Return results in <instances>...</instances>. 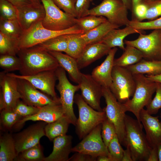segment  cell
<instances>
[{
    "label": "cell",
    "mask_w": 161,
    "mask_h": 161,
    "mask_svg": "<svg viewBox=\"0 0 161 161\" xmlns=\"http://www.w3.org/2000/svg\"><path fill=\"white\" fill-rule=\"evenodd\" d=\"M0 18L5 19H17V7L7 0H0Z\"/></svg>",
    "instance_id": "41"
},
{
    "label": "cell",
    "mask_w": 161,
    "mask_h": 161,
    "mask_svg": "<svg viewBox=\"0 0 161 161\" xmlns=\"http://www.w3.org/2000/svg\"><path fill=\"white\" fill-rule=\"evenodd\" d=\"M16 7H18L31 3L30 0H7Z\"/></svg>",
    "instance_id": "51"
},
{
    "label": "cell",
    "mask_w": 161,
    "mask_h": 161,
    "mask_svg": "<svg viewBox=\"0 0 161 161\" xmlns=\"http://www.w3.org/2000/svg\"><path fill=\"white\" fill-rule=\"evenodd\" d=\"M74 100L79 112L75 125L76 132L79 139L81 140L102 124L107 117L104 110L102 111L95 110L84 101L79 94L75 95Z\"/></svg>",
    "instance_id": "5"
},
{
    "label": "cell",
    "mask_w": 161,
    "mask_h": 161,
    "mask_svg": "<svg viewBox=\"0 0 161 161\" xmlns=\"http://www.w3.org/2000/svg\"><path fill=\"white\" fill-rule=\"evenodd\" d=\"M71 124L64 115L51 123H47L45 128V136L50 141L55 138L66 134Z\"/></svg>",
    "instance_id": "31"
},
{
    "label": "cell",
    "mask_w": 161,
    "mask_h": 161,
    "mask_svg": "<svg viewBox=\"0 0 161 161\" xmlns=\"http://www.w3.org/2000/svg\"><path fill=\"white\" fill-rule=\"evenodd\" d=\"M49 52L55 58L60 66L67 72L71 80L79 84L81 79L82 73L78 68L76 59L61 52Z\"/></svg>",
    "instance_id": "25"
},
{
    "label": "cell",
    "mask_w": 161,
    "mask_h": 161,
    "mask_svg": "<svg viewBox=\"0 0 161 161\" xmlns=\"http://www.w3.org/2000/svg\"><path fill=\"white\" fill-rule=\"evenodd\" d=\"M146 3L148 8L144 20L151 21L161 17V0H156Z\"/></svg>",
    "instance_id": "45"
},
{
    "label": "cell",
    "mask_w": 161,
    "mask_h": 161,
    "mask_svg": "<svg viewBox=\"0 0 161 161\" xmlns=\"http://www.w3.org/2000/svg\"><path fill=\"white\" fill-rule=\"evenodd\" d=\"M121 1L127 7L128 10H132L131 0H121Z\"/></svg>",
    "instance_id": "55"
},
{
    "label": "cell",
    "mask_w": 161,
    "mask_h": 161,
    "mask_svg": "<svg viewBox=\"0 0 161 161\" xmlns=\"http://www.w3.org/2000/svg\"><path fill=\"white\" fill-rule=\"evenodd\" d=\"M148 8L147 4L143 1L137 4L132 10L133 16L135 19L142 21L144 19Z\"/></svg>",
    "instance_id": "47"
},
{
    "label": "cell",
    "mask_w": 161,
    "mask_h": 161,
    "mask_svg": "<svg viewBox=\"0 0 161 161\" xmlns=\"http://www.w3.org/2000/svg\"><path fill=\"white\" fill-rule=\"evenodd\" d=\"M160 119H161V112L160 113Z\"/></svg>",
    "instance_id": "60"
},
{
    "label": "cell",
    "mask_w": 161,
    "mask_h": 161,
    "mask_svg": "<svg viewBox=\"0 0 161 161\" xmlns=\"http://www.w3.org/2000/svg\"><path fill=\"white\" fill-rule=\"evenodd\" d=\"M116 134L109 142L107 148L112 161H122L124 150Z\"/></svg>",
    "instance_id": "39"
},
{
    "label": "cell",
    "mask_w": 161,
    "mask_h": 161,
    "mask_svg": "<svg viewBox=\"0 0 161 161\" xmlns=\"http://www.w3.org/2000/svg\"><path fill=\"white\" fill-rule=\"evenodd\" d=\"M45 157L43 148L39 143L19 153L16 161H44Z\"/></svg>",
    "instance_id": "35"
},
{
    "label": "cell",
    "mask_w": 161,
    "mask_h": 161,
    "mask_svg": "<svg viewBox=\"0 0 161 161\" xmlns=\"http://www.w3.org/2000/svg\"><path fill=\"white\" fill-rule=\"evenodd\" d=\"M41 122L13 136L18 155L22 151L39 143L41 138L45 136L44 128L47 123Z\"/></svg>",
    "instance_id": "16"
},
{
    "label": "cell",
    "mask_w": 161,
    "mask_h": 161,
    "mask_svg": "<svg viewBox=\"0 0 161 161\" xmlns=\"http://www.w3.org/2000/svg\"><path fill=\"white\" fill-rule=\"evenodd\" d=\"M66 35L53 38L30 48L35 50L47 52L54 51L64 52L66 53L67 48Z\"/></svg>",
    "instance_id": "27"
},
{
    "label": "cell",
    "mask_w": 161,
    "mask_h": 161,
    "mask_svg": "<svg viewBox=\"0 0 161 161\" xmlns=\"http://www.w3.org/2000/svg\"><path fill=\"white\" fill-rule=\"evenodd\" d=\"M111 49L101 41L87 45L81 55L76 59L79 69H83L107 55Z\"/></svg>",
    "instance_id": "22"
},
{
    "label": "cell",
    "mask_w": 161,
    "mask_h": 161,
    "mask_svg": "<svg viewBox=\"0 0 161 161\" xmlns=\"http://www.w3.org/2000/svg\"><path fill=\"white\" fill-rule=\"evenodd\" d=\"M40 0L45 12L42 22L44 27L52 30H62L76 24V18L61 10L52 0Z\"/></svg>",
    "instance_id": "11"
},
{
    "label": "cell",
    "mask_w": 161,
    "mask_h": 161,
    "mask_svg": "<svg viewBox=\"0 0 161 161\" xmlns=\"http://www.w3.org/2000/svg\"><path fill=\"white\" fill-rule=\"evenodd\" d=\"M126 45L121 56L114 59V66L126 67L135 64L143 59V55L140 51L131 46Z\"/></svg>",
    "instance_id": "29"
},
{
    "label": "cell",
    "mask_w": 161,
    "mask_h": 161,
    "mask_svg": "<svg viewBox=\"0 0 161 161\" xmlns=\"http://www.w3.org/2000/svg\"><path fill=\"white\" fill-rule=\"evenodd\" d=\"M107 19L103 16L89 15L80 18H76L75 23L84 32H87L101 24L106 22Z\"/></svg>",
    "instance_id": "34"
},
{
    "label": "cell",
    "mask_w": 161,
    "mask_h": 161,
    "mask_svg": "<svg viewBox=\"0 0 161 161\" xmlns=\"http://www.w3.org/2000/svg\"><path fill=\"white\" fill-rule=\"evenodd\" d=\"M143 30H137L128 25L121 29H114L110 30L100 41L110 49L118 47L124 50V39L127 36L134 33H143Z\"/></svg>",
    "instance_id": "24"
},
{
    "label": "cell",
    "mask_w": 161,
    "mask_h": 161,
    "mask_svg": "<svg viewBox=\"0 0 161 161\" xmlns=\"http://www.w3.org/2000/svg\"><path fill=\"white\" fill-rule=\"evenodd\" d=\"M41 107L27 105L20 100L13 110L23 118L35 114L39 111Z\"/></svg>",
    "instance_id": "43"
},
{
    "label": "cell",
    "mask_w": 161,
    "mask_h": 161,
    "mask_svg": "<svg viewBox=\"0 0 161 161\" xmlns=\"http://www.w3.org/2000/svg\"><path fill=\"white\" fill-rule=\"evenodd\" d=\"M17 41L0 32V55H17L19 51Z\"/></svg>",
    "instance_id": "36"
},
{
    "label": "cell",
    "mask_w": 161,
    "mask_h": 161,
    "mask_svg": "<svg viewBox=\"0 0 161 161\" xmlns=\"http://www.w3.org/2000/svg\"><path fill=\"white\" fill-rule=\"evenodd\" d=\"M124 42L140 51L144 59L161 61V30H153L148 34L141 33L135 40H125Z\"/></svg>",
    "instance_id": "10"
},
{
    "label": "cell",
    "mask_w": 161,
    "mask_h": 161,
    "mask_svg": "<svg viewBox=\"0 0 161 161\" xmlns=\"http://www.w3.org/2000/svg\"><path fill=\"white\" fill-rule=\"evenodd\" d=\"M17 78L21 99L27 105L41 107L47 105L61 104L60 99H55L39 91L27 80Z\"/></svg>",
    "instance_id": "14"
},
{
    "label": "cell",
    "mask_w": 161,
    "mask_h": 161,
    "mask_svg": "<svg viewBox=\"0 0 161 161\" xmlns=\"http://www.w3.org/2000/svg\"><path fill=\"white\" fill-rule=\"evenodd\" d=\"M140 119L149 144L152 148L157 147L161 143V121L159 117L152 116L143 109L140 112Z\"/></svg>",
    "instance_id": "19"
},
{
    "label": "cell",
    "mask_w": 161,
    "mask_h": 161,
    "mask_svg": "<svg viewBox=\"0 0 161 161\" xmlns=\"http://www.w3.org/2000/svg\"><path fill=\"white\" fill-rule=\"evenodd\" d=\"M0 146V161H16L18 154L13 136L5 133L1 136Z\"/></svg>",
    "instance_id": "28"
},
{
    "label": "cell",
    "mask_w": 161,
    "mask_h": 161,
    "mask_svg": "<svg viewBox=\"0 0 161 161\" xmlns=\"http://www.w3.org/2000/svg\"><path fill=\"white\" fill-rule=\"evenodd\" d=\"M124 146L131 154L133 161H147L152 148L147 140L141 123L126 114Z\"/></svg>",
    "instance_id": "1"
},
{
    "label": "cell",
    "mask_w": 161,
    "mask_h": 161,
    "mask_svg": "<svg viewBox=\"0 0 161 161\" xmlns=\"http://www.w3.org/2000/svg\"><path fill=\"white\" fill-rule=\"evenodd\" d=\"M122 161H133L130 151L127 148L124 150Z\"/></svg>",
    "instance_id": "52"
},
{
    "label": "cell",
    "mask_w": 161,
    "mask_h": 161,
    "mask_svg": "<svg viewBox=\"0 0 161 161\" xmlns=\"http://www.w3.org/2000/svg\"><path fill=\"white\" fill-rule=\"evenodd\" d=\"M56 70L42 72L31 75L24 76L13 73H8L13 76L18 78L25 80L34 87L55 100H58L55 90L57 78Z\"/></svg>",
    "instance_id": "15"
},
{
    "label": "cell",
    "mask_w": 161,
    "mask_h": 161,
    "mask_svg": "<svg viewBox=\"0 0 161 161\" xmlns=\"http://www.w3.org/2000/svg\"><path fill=\"white\" fill-rule=\"evenodd\" d=\"M17 8V20L23 31L36 23L42 21L45 16V10L42 4L31 3Z\"/></svg>",
    "instance_id": "18"
},
{
    "label": "cell",
    "mask_w": 161,
    "mask_h": 161,
    "mask_svg": "<svg viewBox=\"0 0 161 161\" xmlns=\"http://www.w3.org/2000/svg\"><path fill=\"white\" fill-rule=\"evenodd\" d=\"M97 158L85 153L75 152L69 158L68 161H96Z\"/></svg>",
    "instance_id": "49"
},
{
    "label": "cell",
    "mask_w": 161,
    "mask_h": 161,
    "mask_svg": "<svg viewBox=\"0 0 161 161\" xmlns=\"http://www.w3.org/2000/svg\"><path fill=\"white\" fill-rule=\"evenodd\" d=\"M42 22L36 23L28 29L23 31L17 41L19 50L33 47L58 36L72 33H84L83 31L76 24L64 30H53L44 27Z\"/></svg>",
    "instance_id": "3"
},
{
    "label": "cell",
    "mask_w": 161,
    "mask_h": 161,
    "mask_svg": "<svg viewBox=\"0 0 161 161\" xmlns=\"http://www.w3.org/2000/svg\"><path fill=\"white\" fill-rule=\"evenodd\" d=\"M103 96L106 104L103 109L106 117L114 126L119 141L124 145L126 111L123 103L117 100L109 88L103 87Z\"/></svg>",
    "instance_id": "9"
},
{
    "label": "cell",
    "mask_w": 161,
    "mask_h": 161,
    "mask_svg": "<svg viewBox=\"0 0 161 161\" xmlns=\"http://www.w3.org/2000/svg\"><path fill=\"white\" fill-rule=\"evenodd\" d=\"M112 77V83L109 89L119 102L124 103L134 93L136 83L134 75L126 67L114 66Z\"/></svg>",
    "instance_id": "7"
},
{
    "label": "cell",
    "mask_w": 161,
    "mask_h": 161,
    "mask_svg": "<svg viewBox=\"0 0 161 161\" xmlns=\"http://www.w3.org/2000/svg\"><path fill=\"white\" fill-rule=\"evenodd\" d=\"M21 64V75H35L40 72L56 70L60 66L55 58L49 52L29 48L20 50L17 55Z\"/></svg>",
    "instance_id": "2"
},
{
    "label": "cell",
    "mask_w": 161,
    "mask_h": 161,
    "mask_svg": "<svg viewBox=\"0 0 161 161\" xmlns=\"http://www.w3.org/2000/svg\"><path fill=\"white\" fill-rule=\"evenodd\" d=\"M93 0H91V2L92 1H93Z\"/></svg>",
    "instance_id": "61"
},
{
    "label": "cell",
    "mask_w": 161,
    "mask_h": 161,
    "mask_svg": "<svg viewBox=\"0 0 161 161\" xmlns=\"http://www.w3.org/2000/svg\"><path fill=\"white\" fill-rule=\"evenodd\" d=\"M117 132L114 125L106 118L102 123L101 135L103 141L107 147Z\"/></svg>",
    "instance_id": "42"
},
{
    "label": "cell",
    "mask_w": 161,
    "mask_h": 161,
    "mask_svg": "<svg viewBox=\"0 0 161 161\" xmlns=\"http://www.w3.org/2000/svg\"><path fill=\"white\" fill-rule=\"evenodd\" d=\"M159 161L157 147L152 148L149 153L147 161Z\"/></svg>",
    "instance_id": "50"
},
{
    "label": "cell",
    "mask_w": 161,
    "mask_h": 161,
    "mask_svg": "<svg viewBox=\"0 0 161 161\" xmlns=\"http://www.w3.org/2000/svg\"><path fill=\"white\" fill-rule=\"evenodd\" d=\"M117 50L116 47L111 49L104 61L92 71V77L103 87L109 88L111 85L114 57Z\"/></svg>",
    "instance_id": "20"
},
{
    "label": "cell",
    "mask_w": 161,
    "mask_h": 161,
    "mask_svg": "<svg viewBox=\"0 0 161 161\" xmlns=\"http://www.w3.org/2000/svg\"><path fill=\"white\" fill-rule=\"evenodd\" d=\"M72 136L66 134L55 138L52 152L44 161H68L72 152Z\"/></svg>",
    "instance_id": "23"
},
{
    "label": "cell",
    "mask_w": 161,
    "mask_h": 161,
    "mask_svg": "<svg viewBox=\"0 0 161 161\" xmlns=\"http://www.w3.org/2000/svg\"><path fill=\"white\" fill-rule=\"evenodd\" d=\"M156 0H143V1L146 3H148L151 1H154Z\"/></svg>",
    "instance_id": "59"
},
{
    "label": "cell",
    "mask_w": 161,
    "mask_h": 161,
    "mask_svg": "<svg viewBox=\"0 0 161 161\" xmlns=\"http://www.w3.org/2000/svg\"><path fill=\"white\" fill-rule=\"evenodd\" d=\"M128 9L121 0H103L96 7L89 9L83 16L93 15L105 17L111 23L119 26L128 25Z\"/></svg>",
    "instance_id": "6"
},
{
    "label": "cell",
    "mask_w": 161,
    "mask_h": 161,
    "mask_svg": "<svg viewBox=\"0 0 161 161\" xmlns=\"http://www.w3.org/2000/svg\"><path fill=\"white\" fill-rule=\"evenodd\" d=\"M17 78L3 71L0 72V110H13L21 99Z\"/></svg>",
    "instance_id": "13"
},
{
    "label": "cell",
    "mask_w": 161,
    "mask_h": 161,
    "mask_svg": "<svg viewBox=\"0 0 161 161\" xmlns=\"http://www.w3.org/2000/svg\"><path fill=\"white\" fill-rule=\"evenodd\" d=\"M81 33L67 34V48L66 53L76 59L81 55L87 45Z\"/></svg>",
    "instance_id": "32"
},
{
    "label": "cell",
    "mask_w": 161,
    "mask_h": 161,
    "mask_svg": "<svg viewBox=\"0 0 161 161\" xmlns=\"http://www.w3.org/2000/svg\"><path fill=\"white\" fill-rule=\"evenodd\" d=\"M159 161H161V143L158 146Z\"/></svg>",
    "instance_id": "57"
},
{
    "label": "cell",
    "mask_w": 161,
    "mask_h": 161,
    "mask_svg": "<svg viewBox=\"0 0 161 161\" xmlns=\"http://www.w3.org/2000/svg\"><path fill=\"white\" fill-rule=\"evenodd\" d=\"M32 3L34 4H41L40 0H30Z\"/></svg>",
    "instance_id": "58"
},
{
    "label": "cell",
    "mask_w": 161,
    "mask_h": 161,
    "mask_svg": "<svg viewBox=\"0 0 161 161\" xmlns=\"http://www.w3.org/2000/svg\"><path fill=\"white\" fill-rule=\"evenodd\" d=\"M91 2V0H76L75 3V8L77 18L83 16L89 9Z\"/></svg>",
    "instance_id": "48"
},
{
    "label": "cell",
    "mask_w": 161,
    "mask_h": 161,
    "mask_svg": "<svg viewBox=\"0 0 161 161\" xmlns=\"http://www.w3.org/2000/svg\"><path fill=\"white\" fill-rule=\"evenodd\" d=\"M55 4L64 12L76 18L75 8L76 0H52Z\"/></svg>",
    "instance_id": "46"
},
{
    "label": "cell",
    "mask_w": 161,
    "mask_h": 161,
    "mask_svg": "<svg viewBox=\"0 0 161 161\" xmlns=\"http://www.w3.org/2000/svg\"><path fill=\"white\" fill-rule=\"evenodd\" d=\"M64 115L61 104L47 105L41 107L39 111L33 115L21 118L14 126L17 129L20 128L28 121H39L47 123H52Z\"/></svg>",
    "instance_id": "21"
},
{
    "label": "cell",
    "mask_w": 161,
    "mask_h": 161,
    "mask_svg": "<svg viewBox=\"0 0 161 161\" xmlns=\"http://www.w3.org/2000/svg\"><path fill=\"white\" fill-rule=\"evenodd\" d=\"M22 118L13 110H2L0 111L1 127L3 129H10Z\"/></svg>",
    "instance_id": "37"
},
{
    "label": "cell",
    "mask_w": 161,
    "mask_h": 161,
    "mask_svg": "<svg viewBox=\"0 0 161 161\" xmlns=\"http://www.w3.org/2000/svg\"><path fill=\"white\" fill-rule=\"evenodd\" d=\"M101 127L102 124L96 127L72 148V152L83 153L95 157L100 156L109 157L107 147L101 137Z\"/></svg>",
    "instance_id": "12"
},
{
    "label": "cell",
    "mask_w": 161,
    "mask_h": 161,
    "mask_svg": "<svg viewBox=\"0 0 161 161\" xmlns=\"http://www.w3.org/2000/svg\"><path fill=\"white\" fill-rule=\"evenodd\" d=\"M143 1V0H131L132 5V10L137 4L142 2Z\"/></svg>",
    "instance_id": "56"
},
{
    "label": "cell",
    "mask_w": 161,
    "mask_h": 161,
    "mask_svg": "<svg viewBox=\"0 0 161 161\" xmlns=\"http://www.w3.org/2000/svg\"><path fill=\"white\" fill-rule=\"evenodd\" d=\"M157 83L155 96L146 107L147 112L151 115L157 113L161 109V83Z\"/></svg>",
    "instance_id": "44"
},
{
    "label": "cell",
    "mask_w": 161,
    "mask_h": 161,
    "mask_svg": "<svg viewBox=\"0 0 161 161\" xmlns=\"http://www.w3.org/2000/svg\"><path fill=\"white\" fill-rule=\"evenodd\" d=\"M23 31L17 19L0 18V32L10 38L17 40Z\"/></svg>",
    "instance_id": "33"
},
{
    "label": "cell",
    "mask_w": 161,
    "mask_h": 161,
    "mask_svg": "<svg viewBox=\"0 0 161 161\" xmlns=\"http://www.w3.org/2000/svg\"><path fill=\"white\" fill-rule=\"evenodd\" d=\"M133 75H154L161 74V61L143 59L137 63L126 67Z\"/></svg>",
    "instance_id": "26"
},
{
    "label": "cell",
    "mask_w": 161,
    "mask_h": 161,
    "mask_svg": "<svg viewBox=\"0 0 161 161\" xmlns=\"http://www.w3.org/2000/svg\"><path fill=\"white\" fill-rule=\"evenodd\" d=\"M133 75L136 83L134 93L131 98L123 103L126 112L132 113L138 121L141 123L140 119V112L152 100L157 83L149 80L144 75Z\"/></svg>",
    "instance_id": "4"
},
{
    "label": "cell",
    "mask_w": 161,
    "mask_h": 161,
    "mask_svg": "<svg viewBox=\"0 0 161 161\" xmlns=\"http://www.w3.org/2000/svg\"><path fill=\"white\" fill-rule=\"evenodd\" d=\"M128 25L142 30H161V17L146 22L140 21L135 19L130 20Z\"/></svg>",
    "instance_id": "40"
},
{
    "label": "cell",
    "mask_w": 161,
    "mask_h": 161,
    "mask_svg": "<svg viewBox=\"0 0 161 161\" xmlns=\"http://www.w3.org/2000/svg\"><path fill=\"white\" fill-rule=\"evenodd\" d=\"M0 66L3 71L6 73L19 71L21 66V62L17 55H0Z\"/></svg>",
    "instance_id": "38"
},
{
    "label": "cell",
    "mask_w": 161,
    "mask_h": 161,
    "mask_svg": "<svg viewBox=\"0 0 161 161\" xmlns=\"http://www.w3.org/2000/svg\"><path fill=\"white\" fill-rule=\"evenodd\" d=\"M58 83L56 86L60 95V100L64 112V115L71 124L75 126L77 119L73 107L76 92L80 89L78 84L74 85L68 80L65 71L60 66L55 70Z\"/></svg>",
    "instance_id": "8"
},
{
    "label": "cell",
    "mask_w": 161,
    "mask_h": 161,
    "mask_svg": "<svg viewBox=\"0 0 161 161\" xmlns=\"http://www.w3.org/2000/svg\"><path fill=\"white\" fill-rule=\"evenodd\" d=\"M119 26L113 24L108 20L90 31L82 34L81 36L86 45L100 41L110 30L118 29Z\"/></svg>",
    "instance_id": "30"
},
{
    "label": "cell",
    "mask_w": 161,
    "mask_h": 161,
    "mask_svg": "<svg viewBox=\"0 0 161 161\" xmlns=\"http://www.w3.org/2000/svg\"><path fill=\"white\" fill-rule=\"evenodd\" d=\"M146 76L150 81L161 83V74L154 75H146Z\"/></svg>",
    "instance_id": "53"
},
{
    "label": "cell",
    "mask_w": 161,
    "mask_h": 161,
    "mask_svg": "<svg viewBox=\"0 0 161 161\" xmlns=\"http://www.w3.org/2000/svg\"><path fill=\"white\" fill-rule=\"evenodd\" d=\"M97 161H112L111 159L108 156H100L97 158Z\"/></svg>",
    "instance_id": "54"
},
{
    "label": "cell",
    "mask_w": 161,
    "mask_h": 161,
    "mask_svg": "<svg viewBox=\"0 0 161 161\" xmlns=\"http://www.w3.org/2000/svg\"><path fill=\"white\" fill-rule=\"evenodd\" d=\"M78 84L81 91V95L84 101L95 110L103 111V109L100 105L103 87L93 78L91 75L83 73Z\"/></svg>",
    "instance_id": "17"
}]
</instances>
